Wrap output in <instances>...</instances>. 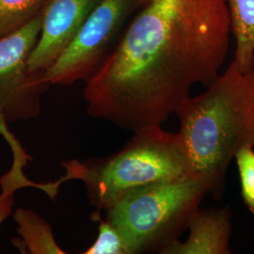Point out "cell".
Returning a JSON list of instances; mask_svg holds the SVG:
<instances>
[{
  "label": "cell",
  "mask_w": 254,
  "mask_h": 254,
  "mask_svg": "<svg viewBox=\"0 0 254 254\" xmlns=\"http://www.w3.org/2000/svg\"><path fill=\"white\" fill-rule=\"evenodd\" d=\"M227 4L236 43L233 61L248 71L254 68V0H227Z\"/></svg>",
  "instance_id": "10"
},
{
  "label": "cell",
  "mask_w": 254,
  "mask_h": 254,
  "mask_svg": "<svg viewBox=\"0 0 254 254\" xmlns=\"http://www.w3.org/2000/svg\"><path fill=\"white\" fill-rule=\"evenodd\" d=\"M207 87L175 114L191 174L203 178L217 195L236 153L246 146L254 149V68L242 71L233 61Z\"/></svg>",
  "instance_id": "2"
},
{
  "label": "cell",
  "mask_w": 254,
  "mask_h": 254,
  "mask_svg": "<svg viewBox=\"0 0 254 254\" xmlns=\"http://www.w3.org/2000/svg\"><path fill=\"white\" fill-rule=\"evenodd\" d=\"M231 212L228 207L199 209L189 222V237L166 246L162 254H229L232 253Z\"/></svg>",
  "instance_id": "8"
},
{
  "label": "cell",
  "mask_w": 254,
  "mask_h": 254,
  "mask_svg": "<svg viewBox=\"0 0 254 254\" xmlns=\"http://www.w3.org/2000/svg\"><path fill=\"white\" fill-rule=\"evenodd\" d=\"M240 179L241 196L247 208L254 215V149L246 146L235 155Z\"/></svg>",
  "instance_id": "13"
},
{
  "label": "cell",
  "mask_w": 254,
  "mask_h": 254,
  "mask_svg": "<svg viewBox=\"0 0 254 254\" xmlns=\"http://www.w3.org/2000/svg\"><path fill=\"white\" fill-rule=\"evenodd\" d=\"M65 174L56 186L79 180L92 206L104 211L130 191L192 175L178 134L161 126L143 128L118 152L100 159L63 162Z\"/></svg>",
  "instance_id": "3"
},
{
  "label": "cell",
  "mask_w": 254,
  "mask_h": 254,
  "mask_svg": "<svg viewBox=\"0 0 254 254\" xmlns=\"http://www.w3.org/2000/svg\"><path fill=\"white\" fill-rule=\"evenodd\" d=\"M149 0H100L73 43L45 73L50 86L88 81L117 46L127 25Z\"/></svg>",
  "instance_id": "5"
},
{
  "label": "cell",
  "mask_w": 254,
  "mask_h": 254,
  "mask_svg": "<svg viewBox=\"0 0 254 254\" xmlns=\"http://www.w3.org/2000/svg\"><path fill=\"white\" fill-rule=\"evenodd\" d=\"M42 16L0 37V116L7 123L37 117L42 111V95L51 87L45 73L32 72L28 65L41 33Z\"/></svg>",
  "instance_id": "6"
},
{
  "label": "cell",
  "mask_w": 254,
  "mask_h": 254,
  "mask_svg": "<svg viewBox=\"0 0 254 254\" xmlns=\"http://www.w3.org/2000/svg\"><path fill=\"white\" fill-rule=\"evenodd\" d=\"M0 226L12 214L15 202V192L23 189L18 183L0 177Z\"/></svg>",
  "instance_id": "15"
},
{
  "label": "cell",
  "mask_w": 254,
  "mask_h": 254,
  "mask_svg": "<svg viewBox=\"0 0 254 254\" xmlns=\"http://www.w3.org/2000/svg\"><path fill=\"white\" fill-rule=\"evenodd\" d=\"M17 223V233L21 238L13 239L12 244L22 254H65L57 243L51 225L36 212L19 208L13 214Z\"/></svg>",
  "instance_id": "9"
},
{
  "label": "cell",
  "mask_w": 254,
  "mask_h": 254,
  "mask_svg": "<svg viewBox=\"0 0 254 254\" xmlns=\"http://www.w3.org/2000/svg\"><path fill=\"white\" fill-rule=\"evenodd\" d=\"M100 0H49L41 33L29 58L32 72L46 73L73 43Z\"/></svg>",
  "instance_id": "7"
},
{
  "label": "cell",
  "mask_w": 254,
  "mask_h": 254,
  "mask_svg": "<svg viewBox=\"0 0 254 254\" xmlns=\"http://www.w3.org/2000/svg\"><path fill=\"white\" fill-rule=\"evenodd\" d=\"M92 218L99 222L98 236L93 244L83 254H129L127 244L118 230L105 218L102 219L96 213Z\"/></svg>",
  "instance_id": "12"
},
{
  "label": "cell",
  "mask_w": 254,
  "mask_h": 254,
  "mask_svg": "<svg viewBox=\"0 0 254 254\" xmlns=\"http://www.w3.org/2000/svg\"><path fill=\"white\" fill-rule=\"evenodd\" d=\"M49 0H0V37L42 14Z\"/></svg>",
  "instance_id": "11"
},
{
  "label": "cell",
  "mask_w": 254,
  "mask_h": 254,
  "mask_svg": "<svg viewBox=\"0 0 254 254\" xmlns=\"http://www.w3.org/2000/svg\"><path fill=\"white\" fill-rule=\"evenodd\" d=\"M211 193L208 183L190 175L130 191L104 210L129 254L160 253L188 229L191 217Z\"/></svg>",
  "instance_id": "4"
},
{
  "label": "cell",
  "mask_w": 254,
  "mask_h": 254,
  "mask_svg": "<svg viewBox=\"0 0 254 254\" xmlns=\"http://www.w3.org/2000/svg\"><path fill=\"white\" fill-rule=\"evenodd\" d=\"M227 0H149L86 82L88 114L132 133L161 126L226 61Z\"/></svg>",
  "instance_id": "1"
},
{
  "label": "cell",
  "mask_w": 254,
  "mask_h": 254,
  "mask_svg": "<svg viewBox=\"0 0 254 254\" xmlns=\"http://www.w3.org/2000/svg\"><path fill=\"white\" fill-rule=\"evenodd\" d=\"M0 135L9 144L12 153V164L10 170L24 173V168L27 165V162L31 160V157L26 153L24 148L21 145L20 141L15 136L10 132L7 126V122L0 116Z\"/></svg>",
  "instance_id": "14"
}]
</instances>
